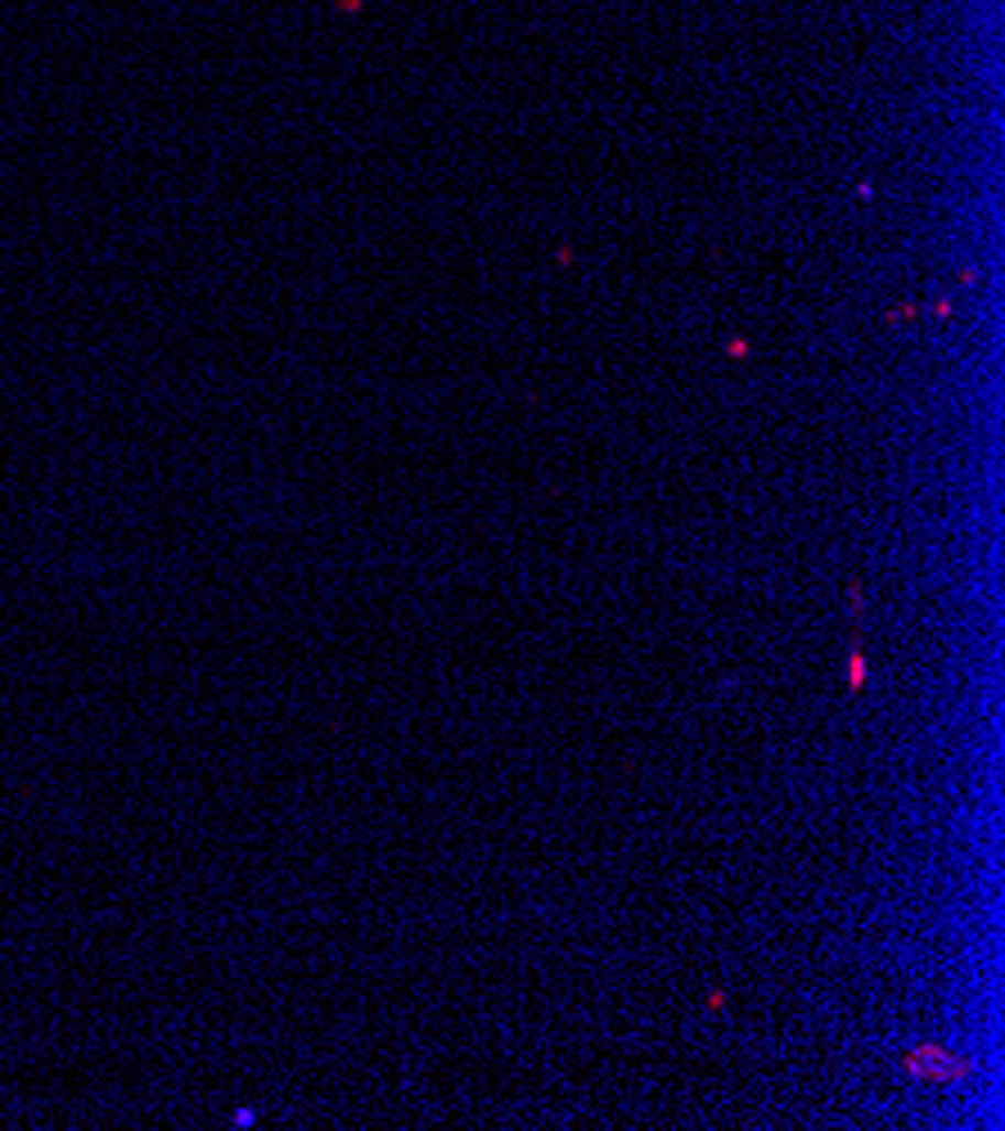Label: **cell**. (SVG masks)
<instances>
[{
    "mask_svg": "<svg viewBox=\"0 0 1005 1131\" xmlns=\"http://www.w3.org/2000/svg\"><path fill=\"white\" fill-rule=\"evenodd\" d=\"M906 1068H911L916 1077H925V1081H951V1077H961L965 1073V1064H955L942 1046H916L911 1055H906Z\"/></svg>",
    "mask_w": 1005,
    "mask_h": 1131,
    "instance_id": "1",
    "label": "cell"
},
{
    "mask_svg": "<svg viewBox=\"0 0 1005 1131\" xmlns=\"http://www.w3.org/2000/svg\"><path fill=\"white\" fill-rule=\"evenodd\" d=\"M848 685H852V690L866 685V659H861V654H852V663H848Z\"/></svg>",
    "mask_w": 1005,
    "mask_h": 1131,
    "instance_id": "2",
    "label": "cell"
}]
</instances>
